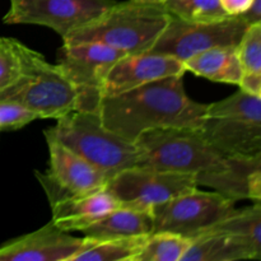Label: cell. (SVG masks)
I'll use <instances>...</instances> for the list:
<instances>
[{
  "label": "cell",
  "mask_w": 261,
  "mask_h": 261,
  "mask_svg": "<svg viewBox=\"0 0 261 261\" xmlns=\"http://www.w3.org/2000/svg\"><path fill=\"white\" fill-rule=\"evenodd\" d=\"M189 249L181 261L260 260L249 246L227 234L201 232L190 237Z\"/></svg>",
  "instance_id": "cell-19"
},
{
  "label": "cell",
  "mask_w": 261,
  "mask_h": 261,
  "mask_svg": "<svg viewBox=\"0 0 261 261\" xmlns=\"http://www.w3.org/2000/svg\"><path fill=\"white\" fill-rule=\"evenodd\" d=\"M138 166L176 172L204 173L217 171L229 155L211 144L199 129H153L135 140Z\"/></svg>",
  "instance_id": "cell-5"
},
{
  "label": "cell",
  "mask_w": 261,
  "mask_h": 261,
  "mask_svg": "<svg viewBox=\"0 0 261 261\" xmlns=\"http://www.w3.org/2000/svg\"><path fill=\"white\" fill-rule=\"evenodd\" d=\"M247 25L240 15L213 22H186L172 15L149 51L173 56L184 63L211 47L237 46Z\"/></svg>",
  "instance_id": "cell-8"
},
{
  "label": "cell",
  "mask_w": 261,
  "mask_h": 261,
  "mask_svg": "<svg viewBox=\"0 0 261 261\" xmlns=\"http://www.w3.org/2000/svg\"><path fill=\"white\" fill-rule=\"evenodd\" d=\"M242 73L261 74V23L247 25L237 45Z\"/></svg>",
  "instance_id": "cell-24"
},
{
  "label": "cell",
  "mask_w": 261,
  "mask_h": 261,
  "mask_svg": "<svg viewBox=\"0 0 261 261\" xmlns=\"http://www.w3.org/2000/svg\"><path fill=\"white\" fill-rule=\"evenodd\" d=\"M143 2H149V3H158V4H162L166 0H143Z\"/></svg>",
  "instance_id": "cell-30"
},
{
  "label": "cell",
  "mask_w": 261,
  "mask_h": 261,
  "mask_svg": "<svg viewBox=\"0 0 261 261\" xmlns=\"http://www.w3.org/2000/svg\"><path fill=\"white\" fill-rule=\"evenodd\" d=\"M20 63L18 41L14 38L0 37V92L12 86L20 76Z\"/></svg>",
  "instance_id": "cell-25"
},
{
  "label": "cell",
  "mask_w": 261,
  "mask_h": 261,
  "mask_svg": "<svg viewBox=\"0 0 261 261\" xmlns=\"http://www.w3.org/2000/svg\"><path fill=\"white\" fill-rule=\"evenodd\" d=\"M198 188L196 173L176 172L150 167H130L109 180L106 190L122 206L152 211Z\"/></svg>",
  "instance_id": "cell-7"
},
{
  "label": "cell",
  "mask_w": 261,
  "mask_h": 261,
  "mask_svg": "<svg viewBox=\"0 0 261 261\" xmlns=\"http://www.w3.org/2000/svg\"><path fill=\"white\" fill-rule=\"evenodd\" d=\"M53 222L0 246V261H69L84 245Z\"/></svg>",
  "instance_id": "cell-14"
},
{
  "label": "cell",
  "mask_w": 261,
  "mask_h": 261,
  "mask_svg": "<svg viewBox=\"0 0 261 261\" xmlns=\"http://www.w3.org/2000/svg\"><path fill=\"white\" fill-rule=\"evenodd\" d=\"M22 63L20 76L0 92V101L27 107L40 119H55L78 110L79 92L59 64L54 65L41 54L18 41Z\"/></svg>",
  "instance_id": "cell-4"
},
{
  "label": "cell",
  "mask_w": 261,
  "mask_h": 261,
  "mask_svg": "<svg viewBox=\"0 0 261 261\" xmlns=\"http://www.w3.org/2000/svg\"><path fill=\"white\" fill-rule=\"evenodd\" d=\"M184 63L173 56L144 51L126 54L107 71L99 88V96H117L127 91L172 75H184Z\"/></svg>",
  "instance_id": "cell-13"
},
{
  "label": "cell",
  "mask_w": 261,
  "mask_h": 261,
  "mask_svg": "<svg viewBox=\"0 0 261 261\" xmlns=\"http://www.w3.org/2000/svg\"><path fill=\"white\" fill-rule=\"evenodd\" d=\"M81 232L91 239L147 236L153 233V213L152 211L120 205Z\"/></svg>",
  "instance_id": "cell-17"
},
{
  "label": "cell",
  "mask_w": 261,
  "mask_h": 261,
  "mask_svg": "<svg viewBox=\"0 0 261 261\" xmlns=\"http://www.w3.org/2000/svg\"><path fill=\"white\" fill-rule=\"evenodd\" d=\"M219 3L228 15H240L249 9L254 0H219Z\"/></svg>",
  "instance_id": "cell-28"
},
{
  "label": "cell",
  "mask_w": 261,
  "mask_h": 261,
  "mask_svg": "<svg viewBox=\"0 0 261 261\" xmlns=\"http://www.w3.org/2000/svg\"><path fill=\"white\" fill-rule=\"evenodd\" d=\"M203 137L228 155L261 154V97L239 91L208 105Z\"/></svg>",
  "instance_id": "cell-6"
},
{
  "label": "cell",
  "mask_w": 261,
  "mask_h": 261,
  "mask_svg": "<svg viewBox=\"0 0 261 261\" xmlns=\"http://www.w3.org/2000/svg\"><path fill=\"white\" fill-rule=\"evenodd\" d=\"M165 9L186 22H213L229 17L219 0H166Z\"/></svg>",
  "instance_id": "cell-23"
},
{
  "label": "cell",
  "mask_w": 261,
  "mask_h": 261,
  "mask_svg": "<svg viewBox=\"0 0 261 261\" xmlns=\"http://www.w3.org/2000/svg\"><path fill=\"white\" fill-rule=\"evenodd\" d=\"M261 168L260 155H229L228 162L212 172L196 175V184L214 189L232 200L249 199L250 178L252 172Z\"/></svg>",
  "instance_id": "cell-16"
},
{
  "label": "cell",
  "mask_w": 261,
  "mask_h": 261,
  "mask_svg": "<svg viewBox=\"0 0 261 261\" xmlns=\"http://www.w3.org/2000/svg\"><path fill=\"white\" fill-rule=\"evenodd\" d=\"M186 71L218 83L239 84L242 68L237 46H216L195 54L184 61Z\"/></svg>",
  "instance_id": "cell-18"
},
{
  "label": "cell",
  "mask_w": 261,
  "mask_h": 261,
  "mask_svg": "<svg viewBox=\"0 0 261 261\" xmlns=\"http://www.w3.org/2000/svg\"><path fill=\"white\" fill-rule=\"evenodd\" d=\"M148 236L91 239L86 237L84 245L69 261H134L147 241Z\"/></svg>",
  "instance_id": "cell-20"
},
{
  "label": "cell",
  "mask_w": 261,
  "mask_h": 261,
  "mask_svg": "<svg viewBox=\"0 0 261 261\" xmlns=\"http://www.w3.org/2000/svg\"><path fill=\"white\" fill-rule=\"evenodd\" d=\"M114 0H10L7 24H38L65 37L106 12Z\"/></svg>",
  "instance_id": "cell-11"
},
{
  "label": "cell",
  "mask_w": 261,
  "mask_h": 261,
  "mask_svg": "<svg viewBox=\"0 0 261 261\" xmlns=\"http://www.w3.org/2000/svg\"><path fill=\"white\" fill-rule=\"evenodd\" d=\"M119 206V201L103 189L83 195L70 196L53 204L51 222L65 232H81Z\"/></svg>",
  "instance_id": "cell-15"
},
{
  "label": "cell",
  "mask_w": 261,
  "mask_h": 261,
  "mask_svg": "<svg viewBox=\"0 0 261 261\" xmlns=\"http://www.w3.org/2000/svg\"><path fill=\"white\" fill-rule=\"evenodd\" d=\"M240 17L247 23V24H255V23H261V0H254L250 8L245 10Z\"/></svg>",
  "instance_id": "cell-29"
},
{
  "label": "cell",
  "mask_w": 261,
  "mask_h": 261,
  "mask_svg": "<svg viewBox=\"0 0 261 261\" xmlns=\"http://www.w3.org/2000/svg\"><path fill=\"white\" fill-rule=\"evenodd\" d=\"M182 76H167L101 98L97 112L102 124L133 144L148 130L199 129L208 105L195 102L186 94Z\"/></svg>",
  "instance_id": "cell-1"
},
{
  "label": "cell",
  "mask_w": 261,
  "mask_h": 261,
  "mask_svg": "<svg viewBox=\"0 0 261 261\" xmlns=\"http://www.w3.org/2000/svg\"><path fill=\"white\" fill-rule=\"evenodd\" d=\"M125 55L124 51L99 42L63 43L58 64L78 89V110L97 111L102 81L109 69Z\"/></svg>",
  "instance_id": "cell-10"
},
{
  "label": "cell",
  "mask_w": 261,
  "mask_h": 261,
  "mask_svg": "<svg viewBox=\"0 0 261 261\" xmlns=\"http://www.w3.org/2000/svg\"><path fill=\"white\" fill-rule=\"evenodd\" d=\"M190 242L189 237L173 232H153L134 261H181Z\"/></svg>",
  "instance_id": "cell-22"
},
{
  "label": "cell",
  "mask_w": 261,
  "mask_h": 261,
  "mask_svg": "<svg viewBox=\"0 0 261 261\" xmlns=\"http://www.w3.org/2000/svg\"><path fill=\"white\" fill-rule=\"evenodd\" d=\"M201 232L227 234L244 242L261 259V205L255 203L252 206L233 211L213 226ZM199 232V233H201ZM198 234V233H196Z\"/></svg>",
  "instance_id": "cell-21"
},
{
  "label": "cell",
  "mask_w": 261,
  "mask_h": 261,
  "mask_svg": "<svg viewBox=\"0 0 261 261\" xmlns=\"http://www.w3.org/2000/svg\"><path fill=\"white\" fill-rule=\"evenodd\" d=\"M38 119L40 117L37 114L22 105L10 101H0V132L18 130Z\"/></svg>",
  "instance_id": "cell-26"
},
{
  "label": "cell",
  "mask_w": 261,
  "mask_h": 261,
  "mask_svg": "<svg viewBox=\"0 0 261 261\" xmlns=\"http://www.w3.org/2000/svg\"><path fill=\"white\" fill-rule=\"evenodd\" d=\"M237 86H240V89L246 93L261 97V74L242 73Z\"/></svg>",
  "instance_id": "cell-27"
},
{
  "label": "cell",
  "mask_w": 261,
  "mask_h": 261,
  "mask_svg": "<svg viewBox=\"0 0 261 261\" xmlns=\"http://www.w3.org/2000/svg\"><path fill=\"white\" fill-rule=\"evenodd\" d=\"M234 203L217 191L196 188L153 206V232H173L190 239L236 211Z\"/></svg>",
  "instance_id": "cell-9"
},
{
  "label": "cell",
  "mask_w": 261,
  "mask_h": 261,
  "mask_svg": "<svg viewBox=\"0 0 261 261\" xmlns=\"http://www.w3.org/2000/svg\"><path fill=\"white\" fill-rule=\"evenodd\" d=\"M50 152L48 172H36L50 204L106 189L109 178L61 143L46 138Z\"/></svg>",
  "instance_id": "cell-12"
},
{
  "label": "cell",
  "mask_w": 261,
  "mask_h": 261,
  "mask_svg": "<svg viewBox=\"0 0 261 261\" xmlns=\"http://www.w3.org/2000/svg\"><path fill=\"white\" fill-rule=\"evenodd\" d=\"M172 15L158 3H115L91 22L75 28L64 43L99 42L126 54L149 51Z\"/></svg>",
  "instance_id": "cell-2"
},
{
  "label": "cell",
  "mask_w": 261,
  "mask_h": 261,
  "mask_svg": "<svg viewBox=\"0 0 261 261\" xmlns=\"http://www.w3.org/2000/svg\"><path fill=\"white\" fill-rule=\"evenodd\" d=\"M56 121L55 126L45 130V138L65 145L109 180L122 170L138 166L135 144L105 127L97 111L74 110Z\"/></svg>",
  "instance_id": "cell-3"
}]
</instances>
